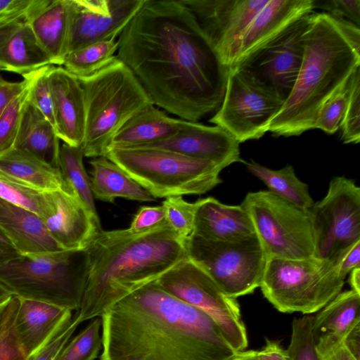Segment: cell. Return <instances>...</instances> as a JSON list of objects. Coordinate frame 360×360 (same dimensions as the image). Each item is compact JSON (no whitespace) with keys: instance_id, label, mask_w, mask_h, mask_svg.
<instances>
[{"instance_id":"cell-30","label":"cell","mask_w":360,"mask_h":360,"mask_svg":"<svg viewBox=\"0 0 360 360\" xmlns=\"http://www.w3.org/2000/svg\"><path fill=\"white\" fill-rule=\"evenodd\" d=\"M89 163L91 166L90 182L94 198L109 202H113L116 198L139 202L156 200L147 190L105 156L94 158Z\"/></svg>"},{"instance_id":"cell-14","label":"cell","mask_w":360,"mask_h":360,"mask_svg":"<svg viewBox=\"0 0 360 360\" xmlns=\"http://www.w3.org/2000/svg\"><path fill=\"white\" fill-rule=\"evenodd\" d=\"M283 102L238 71L229 68L223 101L209 120L238 142L259 139L269 131L271 120Z\"/></svg>"},{"instance_id":"cell-19","label":"cell","mask_w":360,"mask_h":360,"mask_svg":"<svg viewBox=\"0 0 360 360\" xmlns=\"http://www.w3.org/2000/svg\"><path fill=\"white\" fill-rule=\"evenodd\" d=\"M49 82L58 138L71 146H82L86 113L84 92L78 78L62 66L52 65Z\"/></svg>"},{"instance_id":"cell-23","label":"cell","mask_w":360,"mask_h":360,"mask_svg":"<svg viewBox=\"0 0 360 360\" xmlns=\"http://www.w3.org/2000/svg\"><path fill=\"white\" fill-rule=\"evenodd\" d=\"M314 9L313 0H269L242 35L232 65Z\"/></svg>"},{"instance_id":"cell-46","label":"cell","mask_w":360,"mask_h":360,"mask_svg":"<svg viewBox=\"0 0 360 360\" xmlns=\"http://www.w3.org/2000/svg\"><path fill=\"white\" fill-rule=\"evenodd\" d=\"M332 262L340 275L345 279L352 270L360 267V240L340 251Z\"/></svg>"},{"instance_id":"cell-1","label":"cell","mask_w":360,"mask_h":360,"mask_svg":"<svg viewBox=\"0 0 360 360\" xmlns=\"http://www.w3.org/2000/svg\"><path fill=\"white\" fill-rule=\"evenodd\" d=\"M117 41L155 106L194 122L219 108L229 68L181 0H145Z\"/></svg>"},{"instance_id":"cell-53","label":"cell","mask_w":360,"mask_h":360,"mask_svg":"<svg viewBox=\"0 0 360 360\" xmlns=\"http://www.w3.org/2000/svg\"><path fill=\"white\" fill-rule=\"evenodd\" d=\"M19 255L20 254L11 242L0 231V262H6Z\"/></svg>"},{"instance_id":"cell-20","label":"cell","mask_w":360,"mask_h":360,"mask_svg":"<svg viewBox=\"0 0 360 360\" xmlns=\"http://www.w3.org/2000/svg\"><path fill=\"white\" fill-rule=\"evenodd\" d=\"M19 300L14 327L30 359L68 325L72 318V311L42 301Z\"/></svg>"},{"instance_id":"cell-32","label":"cell","mask_w":360,"mask_h":360,"mask_svg":"<svg viewBox=\"0 0 360 360\" xmlns=\"http://www.w3.org/2000/svg\"><path fill=\"white\" fill-rule=\"evenodd\" d=\"M82 146L75 147L65 143L60 146L58 165L64 179L83 202L94 219L100 223L94 195L83 164Z\"/></svg>"},{"instance_id":"cell-6","label":"cell","mask_w":360,"mask_h":360,"mask_svg":"<svg viewBox=\"0 0 360 360\" xmlns=\"http://www.w3.org/2000/svg\"><path fill=\"white\" fill-rule=\"evenodd\" d=\"M86 248L20 255L0 262V285L12 295L78 311L87 278Z\"/></svg>"},{"instance_id":"cell-44","label":"cell","mask_w":360,"mask_h":360,"mask_svg":"<svg viewBox=\"0 0 360 360\" xmlns=\"http://www.w3.org/2000/svg\"><path fill=\"white\" fill-rule=\"evenodd\" d=\"M314 8L327 11L333 18L346 19L359 27V0H313Z\"/></svg>"},{"instance_id":"cell-22","label":"cell","mask_w":360,"mask_h":360,"mask_svg":"<svg viewBox=\"0 0 360 360\" xmlns=\"http://www.w3.org/2000/svg\"><path fill=\"white\" fill-rule=\"evenodd\" d=\"M47 65L51 60L26 17L0 20V70L23 76Z\"/></svg>"},{"instance_id":"cell-16","label":"cell","mask_w":360,"mask_h":360,"mask_svg":"<svg viewBox=\"0 0 360 360\" xmlns=\"http://www.w3.org/2000/svg\"><path fill=\"white\" fill-rule=\"evenodd\" d=\"M144 1L69 0L67 55L94 43L115 39Z\"/></svg>"},{"instance_id":"cell-9","label":"cell","mask_w":360,"mask_h":360,"mask_svg":"<svg viewBox=\"0 0 360 360\" xmlns=\"http://www.w3.org/2000/svg\"><path fill=\"white\" fill-rule=\"evenodd\" d=\"M241 205L248 213L268 257L301 259L314 256L311 214L269 191L250 192Z\"/></svg>"},{"instance_id":"cell-31","label":"cell","mask_w":360,"mask_h":360,"mask_svg":"<svg viewBox=\"0 0 360 360\" xmlns=\"http://www.w3.org/2000/svg\"><path fill=\"white\" fill-rule=\"evenodd\" d=\"M245 164L248 169L274 194L306 211L314 205L308 186L298 179L292 165L274 170L253 160Z\"/></svg>"},{"instance_id":"cell-18","label":"cell","mask_w":360,"mask_h":360,"mask_svg":"<svg viewBox=\"0 0 360 360\" xmlns=\"http://www.w3.org/2000/svg\"><path fill=\"white\" fill-rule=\"evenodd\" d=\"M54 211L43 220L50 236L64 250H85L102 231L76 194L63 191L51 193Z\"/></svg>"},{"instance_id":"cell-56","label":"cell","mask_w":360,"mask_h":360,"mask_svg":"<svg viewBox=\"0 0 360 360\" xmlns=\"http://www.w3.org/2000/svg\"><path fill=\"white\" fill-rule=\"evenodd\" d=\"M231 360H258L256 351L238 352Z\"/></svg>"},{"instance_id":"cell-50","label":"cell","mask_w":360,"mask_h":360,"mask_svg":"<svg viewBox=\"0 0 360 360\" xmlns=\"http://www.w3.org/2000/svg\"><path fill=\"white\" fill-rule=\"evenodd\" d=\"M258 360H289L285 350L276 341L266 340L265 347L257 352Z\"/></svg>"},{"instance_id":"cell-36","label":"cell","mask_w":360,"mask_h":360,"mask_svg":"<svg viewBox=\"0 0 360 360\" xmlns=\"http://www.w3.org/2000/svg\"><path fill=\"white\" fill-rule=\"evenodd\" d=\"M356 70L348 80L323 105L317 116L314 129H320L328 134H334L341 127L349 103Z\"/></svg>"},{"instance_id":"cell-17","label":"cell","mask_w":360,"mask_h":360,"mask_svg":"<svg viewBox=\"0 0 360 360\" xmlns=\"http://www.w3.org/2000/svg\"><path fill=\"white\" fill-rule=\"evenodd\" d=\"M140 148L167 150L212 161L223 169L235 162H246L240 158L239 143L226 130L184 120L173 136Z\"/></svg>"},{"instance_id":"cell-26","label":"cell","mask_w":360,"mask_h":360,"mask_svg":"<svg viewBox=\"0 0 360 360\" xmlns=\"http://www.w3.org/2000/svg\"><path fill=\"white\" fill-rule=\"evenodd\" d=\"M26 19L53 65H63L67 55L69 0H36Z\"/></svg>"},{"instance_id":"cell-11","label":"cell","mask_w":360,"mask_h":360,"mask_svg":"<svg viewBox=\"0 0 360 360\" xmlns=\"http://www.w3.org/2000/svg\"><path fill=\"white\" fill-rule=\"evenodd\" d=\"M155 282L169 294L210 316L236 352H243L248 347L247 332L236 299L226 295L206 272L188 258Z\"/></svg>"},{"instance_id":"cell-13","label":"cell","mask_w":360,"mask_h":360,"mask_svg":"<svg viewBox=\"0 0 360 360\" xmlns=\"http://www.w3.org/2000/svg\"><path fill=\"white\" fill-rule=\"evenodd\" d=\"M309 212L315 257L332 262L340 251L360 240V188L352 179L333 178L326 196Z\"/></svg>"},{"instance_id":"cell-39","label":"cell","mask_w":360,"mask_h":360,"mask_svg":"<svg viewBox=\"0 0 360 360\" xmlns=\"http://www.w3.org/2000/svg\"><path fill=\"white\" fill-rule=\"evenodd\" d=\"M28 86L8 104L0 116V153L13 148L17 136L22 110L29 97Z\"/></svg>"},{"instance_id":"cell-2","label":"cell","mask_w":360,"mask_h":360,"mask_svg":"<svg viewBox=\"0 0 360 360\" xmlns=\"http://www.w3.org/2000/svg\"><path fill=\"white\" fill-rule=\"evenodd\" d=\"M101 317V360H231L238 353L210 316L155 281Z\"/></svg>"},{"instance_id":"cell-29","label":"cell","mask_w":360,"mask_h":360,"mask_svg":"<svg viewBox=\"0 0 360 360\" xmlns=\"http://www.w3.org/2000/svg\"><path fill=\"white\" fill-rule=\"evenodd\" d=\"M59 140L53 124L28 97L13 147L58 168Z\"/></svg>"},{"instance_id":"cell-3","label":"cell","mask_w":360,"mask_h":360,"mask_svg":"<svg viewBox=\"0 0 360 360\" xmlns=\"http://www.w3.org/2000/svg\"><path fill=\"white\" fill-rule=\"evenodd\" d=\"M186 239L167 223L135 234L102 230L86 248L87 278L78 321L91 320L188 258Z\"/></svg>"},{"instance_id":"cell-4","label":"cell","mask_w":360,"mask_h":360,"mask_svg":"<svg viewBox=\"0 0 360 360\" xmlns=\"http://www.w3.org/2000/svg\"><path fill=\"white\" fill-rule=\"evenodd\" d=\"M360 65V53L327 13H312L304 34L301 68L292 91L270 122L276 136L314 129L323 105Z\"/></svg>"},{"instance_id":"cell-25","label":"cell","mask_w":360,"mask_h":360,"mask_svg":"<svg viewBox=\"0 0 360 360\" xmlns=\"http://www.w3.org/2000/svg\"><path fill=\"white\" fill-rule=\"evenodd\" d=\"M0 231L20 255L43 254L64 250L50 236L39 215L1 198Z\"/></svg>"},{"instance_id":"cell-57","label":"cell","mask_w":360,"mask_h":360,"mask_svg":"<svg viewBox=\"0 0 360 360\" xmlns=\"http://www.w3.org/2000/svg\"><path fill=\"white\" fill-rule=\"evenodd\" d=\"M12 295L0 285V302L7 300Z\"/></svg>"},{"instance_id":"cell-51","label":"cell","mask_w":360,"mask_h":360,"mask_svg":"<svg viewBox=\"0 0 360 360\" xmlns=\"http://www.w3.org/2000/svg\"><path fill=\"white\" fill-rule=\"evenodd\" d=\"M19 297L11 295L7 300L0 302V328L17 311Z\"/></svg>"},{"instance_id":"cell-15","label":"cell","mask_w":360,"mask_h":360,"mask_svg":"<svg viewBox=\"0 0 360 360\" xmlns=\"http://www.w3.org/2000/svg\"><path fill=\"white\" fill-rule=\"evenodd\" d=\"M230 68L246 28L269 0H181Z\"/></svg>"},{"instance_id":"cell-42","label":"cell","mask_w":360,"mask_h":360,"mask_svg":"<svg viewBox=\"0 0 360 360\" xmlns=\"http://www.w3.org/2000/svg\"><path fill=\"white\" fill-rule=\"evenodd\" d=\"M14 314L0 328V360H30L25 355L14 327Z\"/></svg>"},{"instance_id":"cell-45","label":"cell","mask_w":360,"mask_h":360,"mask_svg":"<svg viewBox=\"0 0 360 360\" xmlns=\"http://www.w3.org/2000/svg\"><path fill=\"white\" fill-rule=\"evenodd\" d=\"M80 323L75 315L68 325L42 349L30 360H55L59 352L70 340Z\"/></svg>"},{"instance_id":"cell-7","label":"cell","mask_w":360,"mask_h":360,"mask_svg":"<svg viewBox=\"0 0 360 360\" xmlns=\"http://www.w3.org/2000/svg\"><path fill=\"white\" fill-rule=\"evenodd\" d=\"M105 157L155 198L201 195L222 182L217 163L167 150L116 148Z\"/></svg>"},{"instance_id":"cell-33","label":"cell","mask_w":360,"mask_h":360,"mask_svg":"<svg viewBox=\"0 0 360 360\" xmlns=\"http://www.w3.org/2000/svg\"><path fill=\"white\" fill-rule=\"evenodd\" d=\"M117 49L115 39L94 43L68 53L63 65L75 77H86L110 63L116 57Z\"/></svg>"},{"instance_id":"cell-55","label":"cell","mask_w":360,"mask_h":360,"mask_svg":"<svg viewBox=\"0 0 360 360\" xmlns=\"http://www.w3.org/2000/svg\"><path fill=\"white\" fill-rule=\"evenodd\" d=\"M349 283L351 290L360 293V267L355 268L349 272Z\"/></svg>"},{"instance_id":"cell-21","label":"cell","mask_w":360,"mask_h":360,"mask_svg":"<svg viewBox=\"0 0 360 360\" xmlns=\"http://www.w3.org/2000/svg\"><path fill=\"white\" fill-rule=\"evenodd\" d=\"M360 323V293L340 292L314 316L312 333L321 360L344 345L351 330Z\"/></svg>"},{"instance_id":"cell-37","label":"cell","mask_w":360,"mask_h":360,"mask_svg":"<svg viewBox=\"0 0 360 360\" xmlns=\"http://www.w3.org/2000/svg\"><path fill=\"white\" fill-rule=\"evenodd\" d=\"M309 314L294 319L290 345L285 350L289 360H321L316 348Z\"/></svg>"},{"instance_id":"cell-40","label":"cell","mask_w":360,"mask_h":360,"mask_svg":"<svg viewBox=\"0 0 360 360\" xmlns=\"http://www.w3.org/2000/svg\"><path fill=\"white\" fill-rule=\"evenodd\" d=\"M52 65L43 66L27 74L30 78L29 101L54 127L53 102L49 82V73Z\"/></svg>"},{"instance_id":"cell-27","label":"cell","mask_w":360,"mask_h":360,"mask_svg":"<svg viewBox=\"0 0 360 360\" xmlns=\"http://www.w3.org/2000/svg\"><path fill=\"white\" fill-rule=\"evenodd\" d=\"M181 119H174L150 104L129 119L112 139L108 152L116 148H140L175 135ZM107 154V153H106Z\"/></svg>"},{"instance_id":"cell-48","label":"cell","mask_w":360,"mask_h":360,"mask_svg":"<svg viewBox=\"0 0 360 360\" xmlns=\"http://www.w3.org/2000/svg\"><path fill=\"white\" fill-rule=\"evenodd\" d=\"M36 0H0V20L26 17Z\"/></svg>"},{"instance_id":"cell-35","label":"cell","mask_w":360,"mask_h":360,"mask_svg":"<svg viewBox=\"0 0 360 360\" xmlns=\"http://www.w3.org/2000/svg\"><path fill=\"white\" fill-rule=\"evenodd\" d=\"M91 321L75 337L70 340L55 360H95L103 347L100 330L102 320Z\"/></svg>"},{"instance_id":"cell-38","label":"cell","mask_w":360,"mask_h":360,"mask_svg":"<svg viewBox=\"0 0 360 360\" xmlns=\"http://www.w3.org/2000/svg\"><path fill=\"white\" fill-rule=\"evenodd\" d=\"M162 205L167 224L181 238L186 239L193 231L197 202H188L182 196L166 198Z\"/></svg>"},{"instance_id":"cell-49","label":"cell","mask_w":360,"mask_h":360,"mask_svg":"<svg viewBox=\"0 0 360 360\" xmlns=\"http://www.w3.org/2000/svg\"><path fill=\"white\" fill-rule=\"evenodd\" d=\"M333 19L353 48L360 53L359 27L344 18H333Z\"/></svg>"},{"instance_id":"cell-41","label":"cell","mask_w":360,"mask_h":360,"mask_svg":"<svg viewBox=\"0 0 360 360\" xmlns=\"http://www.w3.org/2000/svg\"><path fill=\"white\" fill-rule=\"evenodd\" d=\"M345 143L360 141V67L356 70L349 103L341 124Z\"/></svg>"},{"instance_id":"cell-34","label":"cell","mask_w":360,"mask_h":360,"mask_svg":"<svg viewBox=\"0 0 360 360\" xmlns=\"http://www.w3.org/2000/svg\"><path fill=\"white\" fill-rule=\"evenodd\" d=\"M0 198L33 212L42 220L54 211L51 193L32 188L1 172Z\"/></svg>"},{"instance_id":"cell-12","label":"cell","mask_w":360,"mask_h":360,"mask_svg":"<svg viewBox=\"0 0 360 360\" xmlns=\"http://www.w3.org/2000/svg\"><path fill=\"white\" fill-rule=\"evenodd\" d=\"M311 13L291 22L230 68L238 71L284 103L301 68L304 34Z\"/></svg>"},{"instance_id":"cell-5","label":"cell","mask_w":360,"mask_h":360,"mask_svg":"<svg viewBox=\"0 0 360 360\" xmlns=\"http://www.w3.org/2000/svg\"><path fill=\"white\" fill-rule=\"evenodd\" d=\"M77 78L85 103L84 156H105L122 127L153 103L132 72L117 56L94 75Z\"/></svg>"},{"instance_id":"cell-8","label":"cell","mask_w":360,"mask_h":360,"mask_svg":"<svg viewBox=\"0 0 360 360\" xmlns=\"http://www.w3.org/2000/svg\"><path fill=\"white\" fill-rule=\"evenodd\" d=\"M345 279L332 262L314 256L301 259H268L259 288L279 311L311 314L340 292Z\"/></svg>"},{"instance_id":"cell-24","label":"cell","mask_w":360,"mask_h":360,"mask_svg":"<svg viewBox=\"0 0 360 360\" xmlns=\"http://www.w3.org/2000/svg\"><path fill=\"white\" fill-rule=\"evenodd\" d=\"M196 202L193 234L219 241H236L257 236L252 220L241 205H225L212 197Z\"/></svg>"},{"instance_id":"cell-43","label":"cell","mask_w":360,"mask_h":360,"mask_svg":"<svg viewBox=\"0 0 360 360\" xmlns=\"http://www.w3.org/2000/svg\"><path fill=\"white\" fill-rule=\"evenodd\" d=\"M166 222L162 205L141 207L134 215L128 229L139 234L153 230Z\"/></svg>"},{"instance_id":"cell-54","label":"cell","mask_w":360,"mask_h":360,"mask_svg":"<svg viewBox=\"0 0 360 360\" xmlns=\"http://www.w3.org/2000/svg\"><path fill=\"white\" fill-rule=\"evenodd\" d=\"M323 360H358L344 345L335 350Z\"/></svg>"},{"instance_id":"cell-52","label":"cell","mask_w":360,"mask_h":360,"mask_svg":"<svg viewBox=\"0 0 360 360\" xmlns=\"http://www.w3.org/2000/svg\"><path fill=\"white\" fill-rule=\"evenodd\" d=\"M344 346L358 359H360V323L348 333Z\"/></svg>"},{"instance_id":"cell-10","label":"cell","mask_w":360,"mask_h":360,"mask_svg":"<svg viewBox=\"0 0 360 360\" xmlns=\"http://www.w3.org/2000/svg\"><path fill=\"white\" fill-rule=\"evenodd\" d=\"M188 258L206 272L231 298L252 293L260 286L268 257L257 236L236 241L186 239Z\"/></svg>"},{"instance_id":"cell-47","label":"cell","mask_w":360,"mask_h":360,"mask_svg":"<svg viewBox=\"0 0 360 360\" xmlns=\"http://www.w3.org/2000/svg\"><path fill=\"white\" fill-rule=\"evenodd\" d=\"M24 79L20 82H11L5 79L0 75V116L11 101L20 94L29 84L27 75H24Z\"/></svg>"},{"instance_id":"cell-28","label":"cell","mask_w":360,"mask_h":360,"mask_svg":"<svg viewBox=\"0 0 360 360\" xmlns=\"http://www.w3.org/2000/svg\"><path fill=\"white\" fill-rule=\"evenodd\" d=\"M0 172L43 192L75 194L58 168L14 147L0 153Z\"/></svg>"}]
</instances>
